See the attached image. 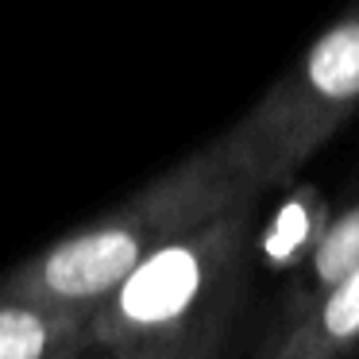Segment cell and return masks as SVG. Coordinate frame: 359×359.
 Wrapping results in <instances>:
<instances>
[{
	"mask_svg": "<svg viewBox=\"0 0 359 359\" xmlns=\"http://www.w3.org/2000/svg\"><path fill=\"white\" fill-rule=\"evenodd\" d=\"M359 112V0L317 32L286 74L228 132L271 194Z\"/></svg>",
	"mask_w": 359,
	"mask_h": 359,
	"instance_id": "cell-3",
	"label": "cell"
},
{
	"mask_svg": "<svg viewBox=\"0 0 359 359\" xmlns=\"http://www.w3.org/2000/svg\"><path fill=\"white\" fill-rule=\"evenodd\" d=\"M266 194L232 132L217 135L151 178L143 189L112 205L89 224L50 240L0 278L20 294L86 313L93 309L166 240L224 212L243 197Z\"/></svg>",
	"mask_w": 359,
	"mask_h": 359,
	"instance_id": "cell-2",
	"label": "cell"
},
{
	"mask_svg": "<svg viewBox=\"0 0 359 359\" xmlns=\"http://www.w3.org/2000/svg\"><path fill=\"white\" fill-rule=\"evenodd\" d=\"M351 271H359V174L348 186V194L336 197L332 217H328L313 255L302 263V271L294 278H286L278 286L274 313L266 325H286V320L302 317L325 290H332Z\"/></svg>",
	"mask_w": 359,
	"mask_h": 359,
	"instance_id": "cell-7",
	"label": "cell"
},
{
	"mask_svg": "<svg viewBox=\"0 0 359 359\" xmlns=\"http://www.w3.org/2000/svg\"><path fill=\"white\" fill-rule=\"evenodd\" d=\"M251 359H359V271L325 290L302 317L266 325Z\"/></svg>",
	"mask_w": 359,
	"mask_h": 359,
	"instance_id": "cell-5",
	"label": "cell"
},
{
	"mask_svg": "<svg viewBox=\"0 0 359 359\" xmlns=\"http://www.w3.org/2000/svg\"><path fill=\"white\" fill-rule=\"evenodd\" d=\"M266 194L151 251L93 309V344L104 359H228L251 294V228Z\"/></svg>",
	"mask_w": 359,
	"mask_h": 359,
	"instance_id": "cell-1",
	"label": "cell"
},
{
	"mask_svg": "<svg viewBox=\"0 0 359 359\" xmlns=\"http://www.w3.org/2000/svg\"><path fill=\"white\" fill-rule=\"evenodd\" d=\"M86 313L20 294L0 278V359H74L93 351Z\"/></svg>",
	"mask_w": 359,
	"mask_h": 359,
	"instance_id": "cell-6",
	"label": "cell"
},
{
	"mask_svg": "<svg viewBox=\"0 0 359 359\" xmlns=\"http://www.w3.org/2000/svg\"><path fill=\"white\" fill-rule=\"evenodd\" d=\"M74 359H104V355H101V351L93 348V351H81V355H74Z\"/></svg>",
	"mask_w": 359,
	"mask_h": 359,
	"instance_id": "cell-8",
	"label": "cell"
},
{
	"mask_svg": "<svg viewBox=\"0 0 359 359\" xmlns=\"http://www.w3.org/2000/svg\"><path fill=\"white\" fill-rule=\"evenodd\" d=\"M282 189L286 194L266 212L259 201V217L251 228V266H255V274H266L278 286L294 278L302 263L313 255L336 205V197L313 182H286Z\"/></svg>",
	"mask_w": 359,
	"mask_h": 359,
	"instance_id": "cell-4",
	"label": "cell"
}]
</instances>
